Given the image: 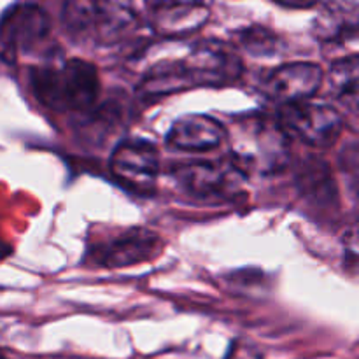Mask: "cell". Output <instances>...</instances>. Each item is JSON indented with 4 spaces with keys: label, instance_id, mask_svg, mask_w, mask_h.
<instances>
[{
    "label": "cell",
    "instance_id": "cell-1",
    "mask_svg": "<svg viewBox=\"0 0 359 359\" xmlns=\"http://www.w3.org/2000/svg\"><path fill=\"white\" fill-rule=\"evenodd\" d=\"M30 81L35 97L51 111H90L100 97L97 67L81 58L35 67Z\"/></svg>",
    "mask_w": 359,
    "mask_h": 359
},
{
    "label": "cell",
    "instance_id": "cell-2",
    "mask_svg": "<svg viewBox=\"0 0 359 359\" xmlns=\"http://www.w3.org/2000/svg\"><path fill=\"white\" fill-rule=\"evenodd\" d=\"M231 156L235 165L244 172L273 174L283 170L290 161V142L279 121L265 118L242 119L230 135Z\"/></svg>",
    "mask_w": 359,
    "mask_h": 359
},
{
    "label": "cell",
    "instance_id": "cell-3",
    "mask_svg": "<svg viewBox=\"0 0 359 359\" xmlns=\"http://www.w3.org/2000/svg\"><path fill=\"white\" fill-rule=\"evenodd\" d=\"M170 177L182 195L200 200H224L241 191L248 175L231 160L186 161L172 168Z\"/></svg>",
    "mask_w": 359,
    "mask_h": 359
},
{
    "label": "cell",
    "instance_id": "cell-4",
    "mask_svg": "<svg viewBox=\"0 0 359 359\" xmlns=\"http://www.w3.org/2000/svg\"><path fill=\"white\" fill-rule=\"evenodd\" d=\"M279 125L287 135H294L318 149L333 146L344 130V118L335 107L323 102L302 100L279 109Z\"/></svg>",
    "mask_w": 359,
    "mask_h": 359
},
{
    "label": "cell",
    "instance_id": "cell-5",
    "mask_svg": "<svg viewBox=\"0 0 359 359\" xmlns=\"http://www.w3.org/2000/svg\"><path fill=\"white\" fill-rule=\"evenodd\" d=\"M186 72L195 86H223L241 79L244 72L241 56L226 42L205 39L193 46L182 60Z\"/></svg>",
    "mask_w": 359,
    "mask_h": 359
},
{
    "label": "cell",
    "instance_id": "cell-6",
    "mask_svg": "<svg viewBox=\"0 0 359 359\" xmlns=\"http://www.w3.org/2000/svg\"><path fill=\"white\" fill-rule=\"evenodd\" d=\"M111 172L135 191H151L160 174V153L149 140L125 139L112 151Z\"/></svg>",
    "mask_w": 359,
    "mask_h": 359
},
{
    "label": "cell",
    "instance_id": "cell-7",
    "mask_svg": "<svg viewBox=\"0 0 359 359\" xmlns=\"http://www.w3.org/2000/svg\"><path fill=\"white\" fill-rule=\"evenodd\" d=\"M158 249V233L147 228H130L98 242L90 249V256L91 262L102 269H121L147 262Z\"/></svg>",
    "mask_w": 359,
    "mask_h": 359
},
{
    "label": "cell",
    "instance_id": "cell-8",
    "mask_svg": "<svg viewBox=\"0 0 359 359\" xmlns=\"http://www.w3.org/2000/svg\"><path fill=\"white\" fill-rule=\"evenodd\" d=\"M49 18L35 4H20L7 11L2 21V56L13 62L21 53L41 46L49 34Z\"/></svg>",
    "mask_w": 359,
    "mask_h": 359
},
{
    "label": "cell",
    "instance_id": "cell-9",
    "mask_svg": "<svg viewBox=\"0 0 359 359\" xmlns=\"http://www.w3.org/2000/svg\"><path fill=\"white\" fill-rule=\"evenodd\" d=\"M325 79L321 65L312 62H291L270 70L263 81L265 93L280 105L311 100L319 91Z\"/></svg>",
    "mask_w": 359,
    "mask_h": 359
},
{
    "label": "cell",
    "instance_id": "cell-10",
    "mask_svg": "<svg viewBox=\"0 0 359 359\" xmlns=\"http://www.w3.org/2000/svg\"><path fill=\"white\" fill-rule=\"evenodd\" d=\"M154 32L179 39L198 32L209 20L207 0H146Z\"/></svg>",
    "mask_w": 359,
    "mask_h": 359
},
{
    "label": "cell",
    "instance_id": "cell-11",
    "mask_svg": "<svg viewBox=\"0 0 359 359\" xmlns=\"http://www.w3.org/2000/svg\"><path fill=\"white\" fill-rule=\"evenodd\" d=\"M226 140V128L207 114H186L175 119L167 133V146L184 153H205Z\"/></svg>",
    "mask_w": 359,
    "mask_h": 359
},
{
    "label": "cell",
    "instance_id": "cell-12",
    "mask_svg": "<svg viewBox=\"0 0 359 359\" xmlns=\"http://www.w3.org/2000/svg\"><path fill=\"white\" fill-rule=\"evenodd\" d=\"M93 32L104 44L123 41L139 25L140 9L137 0H93Z\"/></svg>",
    "mask_w": 359,
    "mask_h": 359
},
{
    "label": "cell",
    "instance_id": "cell-13",
    "mask_svg": "<svg viewBox=\"0 0 359 359\" xmlns=\"http://www.w3.org/2000/svg\"><path fill=\"white\" fill-rule=\"evenodd\" d=\"M312 32L325 42L356 37L359 34V7L347 0H330L316 16Z\"/></svg>",
    "mask_w": 359,
    "mask_h": 359
},
{
    "label": "cell",
    "instance_id": "cell-14",
    "mask_svg": "<svg viewBox=\"0 0 359 359\" xmlns=\"http://www.w3.org/2000/svg\"><path fill=\"white\" fill-rule=\"evenodd\" d=\"M189 88H195V84L186 72L182 60L161 62L142 77L139 84V95L140 98L153 100V98L168 97V95L189 90Z\"/></svg>",
    "mask_w": 359,
    "mask_h": 359
},
{
    "label": "cell",
    "instance_id": "cell-15",
    "mask_svg": "<svg viewBox=\"0 0 359 359\" xmlns=\"http://www.w3.org/2000/svg\"><path fill=\"white\" fill-rule=\"evenodd\" d=\"M332 97L344 109L359 112V55H349L332 63L328 74Z\"/></svg>",
    "mask_w": 359,
    "mask_h": 359
},
{
    "label": "cell",
    "instance_id": "cell-16",
    "mask_svg": "<svg viewBox=\"0 0 359 359\" xmlns=\"http://www.w3.org/2000/svg\"><path fill=\"white\" fill-rule=\"evenodd\" d=\"M237 39L238 44L255 56H273L280 51L283 46V41L276 32L259 25L242 28L237 34Z\"/></svg>",
    "mask_w": 359,
    "mask_h": 359
},
{
    "label": "cell",
    "instance_id": "cell-17",
    "mask_svg": "<svg viewBox=\"0 0 359 359\" xmlns=\"http://www.w3.org/2000/svg\"><path fill=\"white\" fill-rule=\"evenodd\" d=\"M224 359H263L259 351L251 344L244 342V340H235L228 349V354Z\"/></svg>",
    "mask_w": 359,
    "mask_h": 359
},
{
    "label": "cell",
    "instance_id": "cell-18",
    "mask_svg": "<svg viewBox=\"0 0 359 359\" xmlns=\"http://www.w3.org/2000/svg\"><path fill=\"white\" fill-rule=\"evenodd\" d=\"M346 265L353 272H359V233H347L346 237Z\"/></svg>",
    "mask_w": 359,
    "mask_h": 359
},
{
    "label": "cell",
    "instance_id": "cell-19",
    "mask_svg": "<svg viewBox=\"0 0 359 359\" xmlns=\"http://www.w3.org/2000/svg\"><path fill=\"white\" fill-rule=\"evenodd\" d=\"M273 2L283 7H290V9H309V7H314L319 0H273Z\"/></svg>",
    "mask_w": 359,
    "mask_h": 359
}]
</instances>
